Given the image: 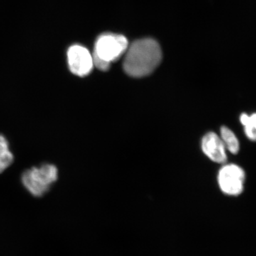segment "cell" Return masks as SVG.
<instances>
[{"instance_id":"3957f363","label":"cell","mask_w":256,"mask_h":256,"mask_svg":"<svg viewBox=\"0 0 256 256\" xmlns=\"http://www.w3.org/2000/svg\"><path fill=\"white\" fill-rule=\"evenodd\" d=\"M58 178V170L54 165L45 164L40 168H32L22 176L24 188L31 194L41 197L48 192Z\"/></svg>"},{"instance_id":"8992f818","label":"cell","mask_w":256,"mask_h":256,"mask_svg":"<svg viewBox=\"0 0 256 256\" xmlns=\"http://www.w3.org/2000/svg\"><path fill=\"white\" fill-rule=\"evenodd\" d=\"M202 148L204 153L212 161L220 164L226 162V149L220 136L216 133H207L202 139Z\"/></svg>"},{"instance_id":"52a82bcc","label":"cell","mask_w":256,"mask_h":256,"mask_svg":"<svg viewBox=\"0 0 256 256\" xmlns=\"http://www.w3.org/2000/svg\"><path fill=\"white\" fill-rule=\"evenodd\" d=\"M220 138L226 150H228L232 154H237L238 152L240 142L232 130L225 126L220 128Z\"/></svg>"},{"instance_id":"ba28073f","label":"cell","mask_w":256,"mask_h":256,"mask_svg":"<svg viewBox=\"0 0 256 256\" xmlns=\"http://www.w3.org/2000/svg\"><path fill=\"white\" fill-rule=\"evenodd\" d=\"M14 156L10 150L9 142L0 134V174L12 164Z\"/></svg>"},{"instance_id":"5b68a950","label":"cell","mask_w":256,"mask_h":256,"mask_svg":"<svg viewBox=\"0 0 256 256\" xmlns=\"http://www.w3.org/2000/svg\"><path fill=\"white\" fill-rule=\"evenodd\" d=\"M69 70L74 75L85 77L92 73L94 64L92 55L85 46L74 44L67 50Z\"/></svg>"},{"instance_id":"7a4b0ae2","label":"cell","mask_w":256,"mask_h":256,"mask_svg":"<svg viewBox=\"0 0 256 256\" xmlns=\"http://www.w3.org/2000/svg\"><path fill=\"white\" fill-rule=\"evenodd\" d=\"M129 43L126 37L116 34H104L96 40L92 60L94 66L107 72L110 64L124 55Z\"/></svg>"},{"instance_id":"6da1fadb","label":"cell","mask_w":256,"mask_h":256,"mask_svg":"<svg viewBox=\"0 0 256 256\" xmlns=\"http://www.w3.org/2000/svg\"><path fill=\"white\" fill-rule=\"evenodd\" d=\"M162 53L159 44L152 38H142L128 46L124 54V72L133 78L150 75L161 63Z\"/></svg>"},{"instance_id":"277c9868","label":"cell","mask_w":256,"mask_h":256,"mask_svg":"<svg viewBox=\"0 0 256 256\" xmlns=\"http://www.w3.org/2000/svg\"><path fill=\"white\" fill-rule=\"evenodd\" d=\"M246 173L238 165H224L218 175V185L226 194L238 196L244 191Z\"/></svg>"},{"instance_id":"9c48e42d","label":"cell","mask_w":256,"mask_h":256,"mask_svg":"<svg viewBox=\"0 0 256 256\" xmlns=\"http://www.w3.org/2000/svg\"><path fill=\"white\" fill-rule=\"evenodd\" d=\"M240 122L244 126L246 137L250 140L256 142V112L252 114H242Z\"/></svg>"}]
</instances>
